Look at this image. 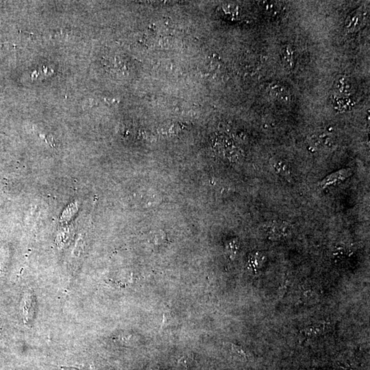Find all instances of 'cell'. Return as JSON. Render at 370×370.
I'll return each mask as SVG.
<instances>
[{
    "mask_svg": "<svg viewBox=\"0 0 370 370\" xmlns=\"http://www.w3.org/2000/svg\"><path fill=\"white\" fill-rule=\"evenodd\" d=\"M262 230L270 240L286 238L292 233V226L286 222H268L262 226Z\"/></svg>",
    "mask_w": 370,
    "mask_h": 370,
    "instance_id": "1",
    "label": "cell"
},
{
    "mask_svg": "<svg viewBox=\"0 0 370 370\" xmlns=\"http://www.w3.org/2000/svg\"><path fill=\"white\" fill-rule=\"evenodd\" d=\"M368 16L366 9L358 8L348 16L344 23V27L350 32H356L366 24Z\"/></svg>",
    "mask_w": 370,
    "mask_h": 370,
    "instance_id": "2",
    "label": "cell"
},
{
    "mask_svg": "<svg viewBox=\"0 0 370 370\" xmlns=\"http://www.w3.org/2000/svg\"><path fill=\"white\" fill-rule=\"evenodd\" d=\"M334 94L341 97H349L355 92L354 82L346 76H338L333 83Z\"/></svg>",
    "mask_w": 370,
    "mask_h": 370,
    "instance_id": "3",
    "label": "cell"
},
{
    "mask_svg": "<svg viewBox=\"0 0 370 370\" xmlns=\"http://www.w3.org/2000/svg\"><path fill=\"white\" fill-rule=\"evenodd\" d=\"M352 174V170L350 169H344L338 170V171L331 174L328 176L326 177L321 182L320 186L322 188H324L328 186H332L340 184L345 180L347 178L350 176Z\"/></svg>",
    "mask_w": 370,
    "mask_h": 370,
    "instance_id": "4",
    "label": "cell"
},
{
    "mask_svg": "<svg viewBox=\"0 0 370 370\" xmlns=\"http://www.w3.org/2000/svg\"><path fill=\"white\" fill-rule=\"evenodd\" d=\"M268 92L272 98L281 102L288 103L291 100L290 95L286 88L277 83L273 82L269 85Z\"/></svg>",
    "mask_w": 370,
    "mask_h": 370,
    "instance_id": "5",
    "label": "cell"
},
{
    "mask_svg": "<svg viewBox=\"0 0 370 370\" xmlns=\"http://www.w3.org/2000/svg\"><path fill=\"white\" fill-rule=\"evenodd\" d=\"M332 106L338 112H344L351 110L354 107V102L349 97H341L336 95L332 96Z\"/></svg>",
    "mask_w": 370,
    "mask_h": 370,
    "instance_id": "6",
    "label": "cell"
},
{
    "mask_svg": "<svg viewBox=\"0 0 370 370\" xmlns=\"http://www.w3.org/2000/svg\"><path fill=\"white\" fill-rule=\"evenodd\" d=\"M226 350L229 354L236 358V360H248V356L247 353L242 348L230 343L226 344Z\"/></svg>",
    "mask_w": 370,
    "mask_h": 370,
    "instance_id": "7",
    "label": "cell"
},
{
    "mask_svg": "<svg viewBox=\"0 0 370 370\" xmlns=\"http://www.w3.org/2000/svg\"><path fill=\"white\" fill-rule=\"evenodd\" d=\"M325 324H318L306 327L304 330L301 331L303 336L306 338H314V336H318L319 334L324 332L326 330Z\"/></svg>",
    "mask_w": 370,
    "mask_h": 370,
    "instance_id": "8",
    "label": "cell"
},
{
    "mask_svg": "<svg viewBox=\"0 0 370 370\" xmlns=\"http://www.w3.org/2000/svg\"><path fill=\"white\" fill-rule=\"evenodd\" d=\"M312 142L314 146H317V147L330 146L332 142V138L327 133H319V134L312 135Z\"/></svg>",
    "mask_w": 370,
    "mask_h": 370,
    "instance_id": "9",
    "label": "cell"
},
{
    "mask_svg": "<svg viewBox=\"0 0 370 370\" xmlns=\"http://www.w3.org/2000/svg\"><path fill=\"white\" fill-rule=\"evenodd\" d=\"M293 54L294 52L292 50V48L288 47V46L283 48L282 52H281L283 64L286 68L290 70L292 69L294 66Z\"/></svg>",
    "mask_w": 370,
    "mask_h": 370,
    "instance_id": "10",
    "label": "cell"
},
{
    "mask_svg": "<svg viewBox=\"0 0 370 370\" xmlns=\"http://www.w3.org/2000/svg\"><path fill=\"white\" fill-rule=\"evenodd\" d=\"M274 168L276 171L278 172L281 175L286 176V174H288V168L284 162H277L276 164H274Z\"/></svg>",
    "mask_w": 370,
    "mask_h": 370,
    "instance_id": "11",
    "label": "cell"
},
{
    "mask_svg": "<svg viewBox=\"0 0 370 370\" xmlns=\"http://www.w3.org/2000/svg\"><path fill=\"white\" fill-rule=\"evenodd\" d=\"M338 370H352V365L348 360H340L336 362Z\"/></svg>",
    "mask_w": 370,
    "mask_h": 370,
    "instance_id": "12",
    "label": "cell"
}]
</instances>
